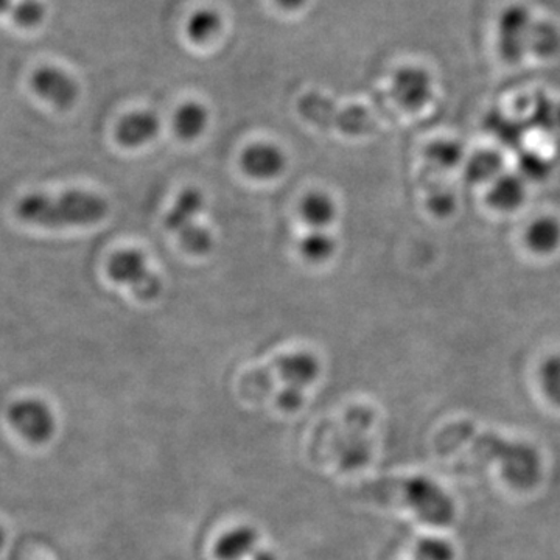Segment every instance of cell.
I'll list each match as a JSON object with an SVG mask.
<instances>
[{"instance_id":"obj_13","label":"cell","mask_w":560,"mask_h":560,"mask_svg":"<svg viewBox=\"0 0 560 560\" xmlns=\"http://www.w3.org/2000/svg\"><path fill=\"white\" fill-rule=\"evenodd\" d=\"M243 171L257 179H271L285 168V156L270 143H254L242 154Z\"/></svg>"},{"instance_id":"obj_16","label":"cell","mask_w":560,"mask_h":560,"mask_svg":"<svg viewBox=\"0 0 560 560\" xmlns=\"http://www.w3.org/2000/svg\"><path fill=\"white\" fill-rule=\"evenodd\" d=\"M257 544L259 537L256 530L241 526L220 537L215 545V556L219 560H248L259 551Z\"/></svg>"},{"instance_id":"obj_29","label":"cell","mask_w":560,"mask_h":560,"mask_svg":"<svg viewBox=\"0 0 560 560\" xmlns=\"http://www.w3.org/2000/svg\"><path fill=\"white\" fill-rule=\"evenodd\" d=\"M456 208V198L451 190H434L429 197V209L433 215L445 219Z\"/></svg>"},{"instance_id":"obj_6","label":"cell","mask_w":560,"mask_h":560,"mask_svg":"<svg viewBox=\"0 0 560 560\" xmlns=\"http://www.w3.org/2000/svg\"><path fill=\"white\" fill-rule=\"evenodd\" d=\"M205 206L200 190L187 189L165 217V228L178 237L180 246L195 256H205L212 248V237L205 228L195 223Z\"/></svg>"},{"instance_id":"obj_5","label":"cell","mask_w":560,"mask_h":560,"mask_svg":"<svg viewBox=\"0 0 560 560\" xmlns=\"http://www.w3.org/2000/svg\"><path fill=\"white\" fill-rule=\"evenodd\" d=\"M374 411L366 407H353L338 423L330 441V451L342 470H357L371 458V442L368 438Z\"/></svg>"},{"instance_id":"obj_17","label":"cell","mask_w":560,"mask_h":560,"mask_svg":"<svg viewBox=\"0 0 560 560\" xmlns=\"http://www.w3.org/2000/svg\"><path fill=\"white\" fill-rule=\"evenodd\" d=\"M526 246L537 256H550L560 246V221L551 215L539 217L525 234Z\"/></svg>"},{"instance_id":"obj_20","label":"cell","mask_w":560,"mask_h":560,"mask_svg":"<svg viewBox=\"0 0 560 560\" xmlns=\"http://www.w3.org/2000/svg\"><path fill=\"white\" fill-rule=\"evenodd\" d=\"M302 219L311 226L320 231V228L329 226L337 215V208L329 195L324 191H312L304 198L301 205Z\"/></svg>"},{"instance_id":"obj_24","label":"cell","mask_w":560,"mask_h":560,"mask_svg":"<svg viewBox=\"0 0 560 560\" xmlns=\"http://www.w3.org/2000/svg\"><path fill=\"white\" fill-rule=\"evenodd\" d=\"M301 253L305 259L320 264L335 253V241L326 232L316 230L301 242Z\"/></svg>"},{"instance_id":"obj_15","label":"cell","mask_w":560,"mask_h":560,"mask_svg":"<svg viewBox=\"0 0 560 560\" xmlns=\"http://www.w3.org/2000/svg\"><path fill=\"white\" fill-rule=\"evenodd\" d=\"M526 198V184L521 175L503 173L490 184L488 202L499 212H514L521 208Z\"/></svg>"},{"instance_id":"obj_4","label":"cell","mask_w":560,"mask_h":560,"mask_svg":"<svg viewBox=\"0 0 560 560\" xmlns=\"http://www.w3.org/2000/svg\"><path fill=\"white\" fill-rule=\"evenodd\" d=\"M319 363L307 352L278 357L261 370L250 371L241 381V394L246 400L264 399L278 382L283 389L307 388L318 378Z\"/></svg>"},{"instance_id":"obj_27","label":"cell","mask_w":560,"mask_h":560,"mask_svg":"<svg viewBox=\"0 0 560 560\" xmlns=\"http://www.w3.org/2000/svg\"><path fill=\"white\" fill-rule=\"evenodd\" d=\"M551 164L540 154L526 153L518 161V175L530 183H540L550 176Z\"/></svg>"},{"instance_id":"obj_21","label":"cell","mask_w":560,"mask_h":560,"mask_svg":"<svg viewBox=\"0 0 560 560\" xmlns=\"http://www.w3.org/2000/svg\"><path fill=\"white\" fill-rule=\"evenodd\" d=\"M208 125V110L200 103H186L176 110L175 130L180 139L198 138Z\"/></svg>"},{"instance_id":"obj_31","label":"cell","mask_w":560,"mask_h":560,"mask_svg":"<svg viewBox=\"0 0 560 560\" xmlns=\"http://www.w3.org/2000/svg\"><path fill=\"white\" fill-rule=\"evenodd\" d=\"M248 560H276V558L271 555L270 551L259 550L256 552V555L253 556V558H249Z\"/></svg>"},{"instance_id":"obj_12","label":"cell","mask_w":560,"mask_h":560,"mask_svg":"<svg viewBox=\"0 0 560 560\" xmlns=\"http://www.w3.org/2000/svg\"><path fill=\"white\" fill-rule=\"evenodd\" d=\"M31 84L39 97L60 109L70 108L79 95V86L75 81L70 79L65 70L55 68V66H43V68L36 69L33 72Z\"/></svg>"},{"instance_id":"obj_3","label":"cell","mask_w":560,"mask_h":560,"mask_svg":"<svg viewBox=\"0 0 560 560\" xmlns=\"http://www.w3.org/2000/svg\"><path fill=\"white\" fill-rule=\"evenodd\" d=\"M366 493L378 503L410 508L420 521L429 525H451L455 517L451 497L427 478H388L370 482Z\"/></svg>"},{"instance_id":"obj_2","label":"cell","mask_w":560,"mask_h":560,"mask_svg":"<svg viewBox=\"0 0 560 560\" xmlns=\"http://www.w3.org/2000/svg\"><path fill=\"white\" fill-rule=\"evenodd\" d=\"M16 213L27 223L47 228L86 226L98 223L108 213V202L90 191L61 195H28L16 206Z\"/></svg>"},{"instance_id":"obj_28","label":"cell","mask_w":560,"mask_h":560,"mask_svg":"<svg viewBox=\"0 0 560 560\" xmlns=\"http://www.w3.org/2000/svg\"><path fill=\"white\" fill-rule=\"evenodd\" d=\"M452 545L441 539H422L416 545V560H453Z\"/></svg>"},{"instance_id":"obj_9","label":"cell","mask_w":560,"mask_h":560,"mask_svg":"<svg viewBox=\"0 0 560 560\" xmlns=\"http://www.w3.org/2000/svg\"><path fill=\"white\" fill-rule=\"evenodd\" d=\"M108 276L114 282L128 287L142 301L156 300L161 294V279L147 267L139 250H120L108 261Z\"/></svg>"},{"instance_id":"obj_14","label":"cell","mask_w":560,"mask_h":560,"mask_svg":"<svg viewBox=\"0 0 560 560\" xmlns=\"http://www.w3.org/2000/svg\"><path fill=\"white\" fill-rule=\"evenodd\" d=\"M160 131V119L149 110L128 114L117 125V140L125 147H139L150 142Z\"/></svg>"},{"instance_id":"obj_30","label":"cell","mask_w":560,"mask_h":560,"mask_svg":"<svg viewBox=\"0 0 560 560\" xmlns=\"http://www.w3.org/2000/svg\"><path fill=\"white\" fill-rule=\"evenodd\" d=\"M307 2L308 0H276V3H278L279 7L290 11L300 10Z\"/></svg>"},{"instance_id":"obj_1","label":"cell","mask_w":560,"mask_h":560,"mask_svg":"<svg viewBox=\"0 0 560 560\" xmlns=\"http://www.w3.org/2000/svg\"><path fill=\"white\" fill-rule=\"evenodd\" d=\"M436 452L452 456L467 453L482 463L500 466L504 480L515 489L536 488L540 480V456L536 448L521 442L501 440L493 433H482L469 422L445 427L436 438Z\"/></svg>"},{"instance_id":"obj_25","label":"cell","mask_w":560,"mask_h":560,"mask_svg":"<svg viewBox=\"0 0 560 560\" xmlns=\"http://www.w3.org/2000/svg\"><path fill=\"white\" fill-rule=\"evenodd\" d=\"M10 13L21 27H36L46 16V5L40 0H16Z\"/></svg>"},{"instance_id":"obj_19","label":"cell","mask_w":560,"mask_h":560,"mask_svg":"<svg viewBox=\"0 0 560 560\" xmlns=\"http://www.w3.org/2000/svg\"><path fill=\"white\" fill-rule=\"evenodd\" d=\"M503 158L493 150L477 151L466 162V178L475 184H492L503 175Z\"/></svg>"},{"instance_id":"obj_10","label":"cell","mask_w":560,"mask_h":560,"mask_svg":"<svg viewBox=\"0 0 560 560\" xmlns=\"http://www.w3.org/2000/svg\"><path fill=\"white\" fill-rule=\"evenodd\" d=\"M389 94L401 109L420 110L429 105L434 94V81L429 70L418 65H405L394 70Z\"/></svg>"},{"instance_id":"obj_23","label":"cell","mask_w":560,"mask_h":560,"mask_svg":"<svg viewBox=\"0 0 560 560\" xmlns=\"http://www.w3.org/2000/svg\"><path fill=\"white\" fill-rule=\"evenodd\" d=\"M427 161L441 171H452L463 162L464 151L456 140H434L425 150Z\"/></svg>"},{"instance_id":"obj_8","label":"cell","mask_w":560,"mask_h":560,"mask_svg":"<svg viewBox=\"0 0 560 560\" xmlns=\"http://www.w3.org/2000/svg\"><path fill=\"white\" fill-rule=\"evenodd\" d=\"M301 116L312 121L316 127L335 128L348 132V135H360L371 130V120L366 110L360 108L341 109L334 103L318 94H308L301 98Z\"/></svg>"},{"instance_id":"obj_11","label":"cell","mask_w":560,"mask_h":560,"mask_svg":"<svg viewBox=\"0 0 560 560\" xmlns=\"http://www.w3.org/2000/svg\"><path fill=\"white\" fill-rule=\"evenodd\" d=\"M9 419L11 427L33 444H44L50 440L55 431L54 415L49 407L39 400H20L11 405Z\"/></svg>"},{"instance_id":"obj_7","label":"cell","mask_w":560,"mask_h":560,"mask_svg":"<svg viewBox=\"0 0 560 560\" xmlns=\"http://www.w3.org/2000/svg\"><path fill=\"white\" fill-rule=\"evenodd\" d=\"M534 21L536 16L525 3H510L500 11L495 21V47L501 60L517 65L529 54Z\"/></svg>"},{"instance_id":"obj_26","label":"cell","mask_w":560,"mask_h":560,"mask_svg":"<svg viewBox=\"0 0 560 560\" xmlns=\"http://www.w3.org/2000/svg\"><path fill=\"white\" fill-rule=\"evenodd\" d=\"M540 383L545 396L560 407V355L548 357L540 366Z\"/></svg>"},{"instance_id":"obj_22","label":"cell","mask_w":560,"mask_h":560,"mask_svg":"<svg viewBox=\"0 0 560 560\" xmlns=\"http://www.w3.org/2000/svg\"><path fill=\"white\" fill-rule=\"evenodd\" d=\"M221 28V16L212 9H200L187 20L186 32L190 40L205 44L212 39Z\"/></svg>"},{"instance_id":"obj_18","label":"cell","mask_w":560,"mask_h":560,"mask_svg":"<svg viewBox=\"0 0 560 560\" xmlns=\"http://www.w3.org/2000/svg\"><path fill=\"white\" fill-rule=\"evenodd\" d=\"M560 51V27L548 20L534 21L529 38V54L540 60H551Z\"/></svg>"}]
</instances>
